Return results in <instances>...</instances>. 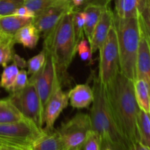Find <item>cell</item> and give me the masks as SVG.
Here are the masks:
<instances>
[{
	"mask_svg": "<svg viewBox=\"0 0 150 150\" xmlns=\"http://www.w3.org/2000/svg\"><path fill=\"white\" fill-rule=\"evenodd\" d=\"M139 21L140 41L136 61V79L145 81L150 89V42L140 16Z\"/></svg>",
	"mask_w": 150,
	"mask_h": 150,
	"instance_id": "12",
	"label": "cell"
},
{
	"mask_svg": "<svg viewBox=\"0 0 150 150\" xmlns=\"http://www.w3.org/2000/svg\"><path fill=\"white\" fill-rule=\"evenodd\" d=\"M105 86L114 121L129 149L139 142L137 117L140 108L135 97L133 81L120 71Z\"/></svg>",
	"mask_w": 150,
	"mask_h": 150,
	"instance_id": "1",
	"label": "cell"
},
{
	"mask_svg": "<svg viewBox=\"0 0 150 150\" xmlns=\"http://www.w3.org/2000/svg\"><path fill=\"white\" fill-rule=\"evenodd\" d=\"M45 58H46V51L43 48L40 53L29 59L27 62V74L32 76L38 73L43 67Z\"/></svg>",
	"mask_w": 150,
	"mask_h": 150,
	"instance_id": "27",
	"label": "cell"
},
{
	"mask_svg": "<svg viewBox=\"0 0 150 150\" xmlns=\"http://www.w3.org/2000/svg\"><path fill=\"white\" fill-rule=\"evenodd\" d=\"M0 150H24L20 149V148L16 147V146H9L5 144H0Z\"/></svg>",
	"mask_w": 150,
	"mask_h": 150,
	"instance_id": "38",
	"label": "cell"
},
{
	"mask_svg": "<svg viewBox=\"0 0 150 150\" xmlns=\"http://www.w3.org/2000/svg\"><path fill=\"white\" fill-rule=\"evenodd\" d=\"M33 18H25L10 15L0 17V36L12 38L16 32L26 25L33 22Z\"/></svg>",
	"mask_w": 150,
	"mask_h": 150,
	"instance_id": "16",
	"label": "cell"
},
{
	"mask_svg": "<svg viewBox=\"0 0 150 150\" xmlns=\"http://www.w3.org/2000/svg\"><path fill=\"white\" fill-rule=\"evenodd\" d=\"M128 150H150L149 148L146 147V146H144L143 144L140 143L139 142H136L133 144H132L131 146L129 147Z\"/></svg>",
	"mask_w": 150,
	"mask_h": 150,
	"instance_id": "37",
	"label": "cell"
},
{
	"mask_svg": "<svg viewBox=\"0 0 150 150\" xmlns=\"http://www.w3.org/2000/svg\"><path fill=\"white\" fill-rule=\"evenodd\" d=\"M7 99L19 110L24 118L31 120L38 127L42 128L43 111L33 83L28 81L27 85L23 89L10 93Z\"/></svg>",
	"mask_w": 150,
	"mask_h": 150,
	"instance_id": "7",
	"label": "cell"
},
{
	"mask_svg": "<svg viewBox=\"0 0 150 150\" xmlns=\"http://www.w3.org/2000/svg\"><path fill=\"white\" fill-rule=\"evenodd\" d=\"M12 61L13 62V64H15L18 67H20L21 69L27 67V62L16 54H14Z\"/></svg>",
	"mask_w": 150,
	"mask_h": 150,
	"instance_id": "34",
	"label": "cell"
},
{
	"mask_svg": "<svg viewBox=\"0 0 150 150\" xmlns=\"http://www.w3.org/2000/svg\"><path fill=\"white\" fill-rule=\"evenodd\" d=\"M30 150H66L58 130L45 131L32 144Z\"/></svg>",
	"mask_w": 150,
	"mask_h": 150,
	"instance_id": "17",
	"label": "cell"
},
{
	"mask_svg": "<svg viewBox=\"0 0 150 150\" xmlns=\"http://www.w3.org/2000/svg\"><path fill=\"white\" fill-rule=\"evenodd\" d=\"M74 10L70 0H59L33 19L34 26L43 38L57 26L66 13Z\"/></svg>",
	"mask_w": 150,
	"mask_h": 150,
	"instance_id": "10",
	"label": "cell"
},
{
	"mask_svg": "<svg viewBox=\"0 0 150 150\" xmlns=\"http://www.w3.org/2000/svg\"><path fill=\"white\" fill-rule=\"evenodd\" d=\"M139 142L150 149V114L139 110L137 117Z\"/></svg>",
	"mask_w": 150,
	"mask_h": 150,
	"instance_id": "22",
	"label": "cell"
},
{
	"mask_svg": "<svg viewBox=\"0 0 150 150\" xmlns=\"http://www.w3.org/2000/svg\"><path fill=\"white\" fill-rule=\"evenodd\" d=\"M68 93L62 90V85L57 86L47 102L43 113V122L45 131L54 130V123L60 114L68 105Z\"/></svg>",
	"mask_w": 150,
	"mask_h": 150,
	"instance_id": "11",
	"label": "cell"
},
{
	"mask_svg": "<svg viewBox=\"0 0 150 150\" xmlns=\"http://www.w3.org/2000/svg\"><path fill=\"white\" fill-rule=\"evenodd\" d=\"M104 7H105L96 4H88L82 9L85 13V24L83 32L89 43L92 40L94 29L99 21Z\"/></svg>",
	"mask_w": 150,
	"mask_h": 150,
	"instance_id": "19",
	"label": "cell"
},
{
	"mask_svg": "<svg viewBox=\"0 0 150 150\" xmlns=\"http://www.w3.org/2000/svg\"><path fill=\"white\" fill-rule=\"evenodd\" d=\"M84 24L85 13L83 10H75L73 13V26L77 43L84 38Z\"/></svg>",
	"mask_w": 150,
	"mask_h": 150,
	"instance_id": "25",
	"label": "cell"
},
{
	"mask_svg": "<svg viewBox=\"0 0 150 150\" xmlns=\"http://www.w3.org/2000/svg\"><path fill=\"white\" fill-rule=\"evenodd\" d=\"M101 138L96 132L91 130L79 150H100Z\"/></svg>",
	"mask_w": 150,
	"mask_h": 150,
	"instance_id": "28",
	"label": "cell"
},
{
	"mask_svg": "<svg viewBox=\"0 0 150 150\" xmlns=\"http://www.w3.org/2000/svg\"><path fill=\"white\" fill-rule=\"evenodd\" d=\"M28 81L35 84L44 113L45 105L52 93L57 86L62 85L59 79L54 60L49 53L46 51V58L43 67L38 73L32 75L28 79Z\"/></svg>",
	"mask_w": 150,
	"mask_h": 150,
	"instance_id": "9",
	"label": "cell"
},
{
	"mask_svg": "<svg viewBox=\"0 0 150 150\" xmlns=\"http://www.w3.org/2000/svg\"><path fill=\"white\" fill-rule=\"evenodd\" d=\"M76 150H79V149H76Z\"/></svg>",
	"mask_w": 150,
	"mask_h": 150,
	"instance_id": "40",
	"label": "cell"
},
{
	"mask_svg": "<svg viewBox=\"0 0 150 150\" xmlns=\"http://www.w3.org/2000/svg\"><path fill=\"white\" fill-rule=\"evenodd\" d=\"M99 51L98 78L103 84L106 85L120 71L118 41L114 21L110 29L106 40L100 47Z\"/></svg>",
	"mask_w": 150,
	"mask_h": 150,
	"instance_id": "6",
	"label": "cell"
},
{
	"mask_svg": "<svg viewBox=\"0 0 150 150\" xmlns=\"http://www.w3.org/2000/svg\"><path fill=\"white\" fill-rule=\"evenodd\" d=\"M100 150H113V149L108 142H105V141H102V142H101Z\"/></svg>",
	"mask_w": 150,
	"mask_h": 150,
	"instance_id": "39",
	"label": "cell"
},
{
	"mask_svg": "<svg viewBox=\"0 0 150 150\" xmlns=\"http://www.w3.org/2000/svg\"><path fill=\"white\" fill-rule=\"evenodd\" d=\"M23 119L21 113L7 98L0 100V124L16 122Z\"/></svg>",
	"mask_w": 150,
	"mask_h": 150,
	"instance_id": "21",
	"label": "cell"
},
{
	"mask_svg": "<svg viewBox=\"0 0 150 150\" xmlns=\"http://www.w3.org/2000/svg\"><path fill=\"white\" fill-rule=\"evenodd\" d=\"M73 11L66 13L57 26L44 38L43 48L52 57L62 84L67 79V69L76 54L78 43L73 30Z\"/></svg>",
	"mask_w": 150,
	"mask_h": 150,
	"instance_id": "2",
	"label": "cell"
},
{
	"mask_svg": "<svg viewBox=\"0 0 150 150\" xmlns=\"http://www.w3.org/2000/svg\"><path fill=\"white\" fill-rule=\"evenodd\" d=\"M140 17L150 42V0Z\"/></svg>",
	"mask_w": 150,
	"mask_h": 150,
	"instance_id": "32",
	"label": "cell"
},
{
	"mask_svg": "<svg viewBox=\"0 0 150 150\" xmlns=\"http://www.w3.org/2000/svg\"><path fill=\"white\" fill-rule=\"evenodd\" d=\"M76 52H78L79 57L83 61L89 62V64H93L92 49H91L90 44L87 39H85L83 38L78 42Z\"/></svg>",
	"mask_w": 150,
	"mask_h": 150,
	"instance_id": "30",
	"label": "cell"
},
{
	"mask_svg": "<svg viewBox=\"0 0 150 150\" xmlns=\"http://www.w3.org/2000/svg\"><path fill=\"white\" fill-rule=\"evenodd\" d=\"M111 1H112V0H86L83 7L86 5H88V4H96V5L105 7V6L107 5H109Z\"/></svg>",
	"mask_w": 150,
	"mask_h": 150,
	"instance_id": "35",
	"label": "cell"
},
{
	"mask_svg": "<svg viewBox=\"0 0 150 150\" xmlns=\"http://www.w3.org/2000/svg\"><path fill=\"white\" fill-rule=\"evenodd\" d=\"M115 13L121 18H139L149 0H114Z\"/></svg>",
	"mask_w": 150,
	"mask_h": 150,
	"instance_id": "14",
	"label": "cell"
},
{
	"mask_svg": "<svg viewBox=\"0 0 150 150\" xmlns=\"http://www.w3.org/2000/svg\"><path fill=\"white\" fill-rule=\"evenodd\" d=\"M24 0H0V17L13 15L18 8L23 5Z\"/></svg>",
	"mask_w": 150,
	"mask_h": 150,
	"instance_id": "29",
	"label": "cell"
},
{
	"mask_svg": "<svg viewBox=\"0 0 150 150\" xmlns=\"http://www.w3.org/2000/svg\"><path fill=\"white\" fill-rule=\"evenodd\" d=\"M68 98L73 108H88L93 102V90L88 83L77 84L68 92Z\"/></svg>",
	"mask_w": 150,
	"mask_h": 150,
	"instance_id": "15",
	"label": "cell"
},
{
	"mask_svg": "<svg viewBox=\"0 0 150 150\" xmlns=\"http://www.w3.org/2000/svg\"><path fill=\"white\" fill-rule=\"evenodd\" d=\"M114 21V13L111 10L110 4L105 6L94 29L92 40L89 43L92 54L99 50L104 43Z\"/></svg>",
	"mask_w": 150,
	"mask_h": 150,
	"instance_id": "13",
	"label": "cell"
},
{
	"mask_svg": "<svg viewBox=\"0 0 150 150\" xmlns=\"http://www.w3.org/2000/svg\"><path fill=\"white\" fill-rule=\"evenodd\" d=\"M59 1V0H24L23 6L32 10L36 17Z\"/></svg>",
	"mask_w": 150,
	"mask_h": 150,
	"instance_id": "26",
	"label": "cell"
},
{
	"mask_svg": "<svg viewBox=\"0 0 150 150\" xmlns=\"http://www.w3.org/2000/svg\"><path fill=\"white\" fill-rule=\"evenodd\" d=\"M27 72L25 70H19L18 74L16 77V81L13 83V86L11 88L10 93L18 92V91L23 89L28 83V78H27Z\"/></svg>",
	"mask_w": 150,
	"mask_h": 150,
	"instance_id": "31",
	"label": "cell"
},
{
	"mask_svg": "<svg viewBox=\"0 0 150 150\" xmlns=\"http://www.w3.org/2000/svg\"><path fill=\"white\" fill-rule=\"evenodd\" d=\"M71 4L75 10H81L83 7L86 0H70Z\"/></svg>",
	"mask_w": 150,
	"mask_h": 150,
	"instance_id": "36",
	"label": "cell"
},
{
	"mask_svg": "<svg viewBox=\"0 0 150 150\" xmlns=\"http://www.w3.org/2000/svg\"><path fill=\"white\" fill-rule=\"evenodd\" d=\"M92 90L94 100L89 115L92 130L100 136L101 140L108 142L113 150H128L114 121L105 85L101 83L98 76H93Z\"/></svg>",
	"mask_w": 150,
	"mask_h": 150,
	"instance_id": "3",
	"label": "cell"
},
{
	"mask_svg": "<svg viewBox=\"0 0 150 150\" xmlns=\"http://www.w3.org/2000/svg\"><path fill=\"white\" fill-rule=\"evenodd\" d=\"M13 15H16V16H21V17L33 18L35 17V13L23 5L18 8Z\"/></svg>",
	"mask_w": 150,
	"mask_h": 150,
	"instance_id": "33",
	"label": "cell"
},
{
	"mask_svg": "<svg viewBox=\"0 0 150 150\" xmlns=\"http://www.w3.org/2000/svg\"><path fill=\"white\" fill-rule=\"evenodd\" d=\"M120 54V72L134 81L136 79V61L140 41L139 18H121L114 14Z\"/></svg>",
	"mask_w": 150,
	"mask_h": 150,
	"instance_id": "4",
	"label": "cell"
},
{
	"mask_svg": "<svg viewBox=\"0 0 150 150\" xmlns=\"http://www.w3.org/2000/svg\"><path fill=\"white\" fill-rule=\"evenodd\" d=\"M92 130L90 116L78 113L58 130L66 150L79 149L88 133Z\"/></svg>",
	"mask_w": 150,
	"mask_h": 150,
	"instance_id": "8",
	"label": "cell"
},
{
	"mask_svg": "<svg viewBox=\"0 0 150 150\" xmlns=\"http://www.w3.org/2000/svg\"><path fill=\"white\" fill-rule=\"evenodd\" d=\"M15 44L13 38L0 36V65L3 67L13 59Z\"/></svg>",
	"mask_w": 150,
	"mask_h": 150,
	"instance_id": "23",
	"label": "cell"
},
{
	"mask_svg": "<svg viewBox=\"0 0 150 150\" xmlns=\"http://www.w3.org/2000/svg\"><path fill=\"white\" fill-rule=\"evenodd\" d=\"M18 67L15 64L4 67L0 80V87L10 92L11 88L18 74Z\"/></svg>",
	"mask_w": 150,
	"mask_h": 150,
	"instance_id": "24",
	"label": "cell"
},
{
	"mask_svg": "<svg viewBox=\"0 0 150 150\" xmlns=\"http://www.w3.org/2000/svg\"><path fill=\"white\" fill-rule=\"evenodd\" d=\"M39 39V32L32 23L21 28L13 37L15 43L21 44L24 48L29 49H33L37 46Z\"/></svg>",
	"mask_w": 150,
	"mask_h": 150,
	"instance_id": "18",
	"label": "cell"
},
{
	"mask_svg": "<svg viewBox=\"0 0 150 150\" xmlns=\"http://www.w3.org/2000/svg\"><path fill=\"white\" fill-rule=\"evenodd\" d=\"M134 93L139 108L150 114V89L147 83L142 79L133 81Z\"/></svg>",
	"mask_w": 150,
	"mask_h": 150,
	"instance_id": "20",
	"label": "cell"
},
{
	"mask_svg": "<svg viewBox=\"0 0 150 150\" xmlns=\"http://www.w3.org/2000/svg\"><path fill=\"white\" fill-rule=\"evenodd\" d=\"M44 133V129L26 118L16 122L0 124V144L30 150Z\"/></svg>",
	"mask_w": 150,
	"mask_h": 150,
	"instance_id": "5",
	"label": "cell"
}]
</instances>
